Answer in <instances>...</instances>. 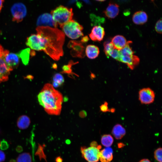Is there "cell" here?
Here are the masks:
<instances>
[{
    "mask_svg": "<svg viewBox=\"0 0 162 162\" xmlns=\"http://www.w3.org/2000/svg\"><path fill=\"white\" fill-rule=\"evenodd\" d=\"M43 46V51L53 59L58 61L63 55L65 34L57 28L38 26L36 28Z\"/></svg>",
    "mask_w": 162,
    "mask_h": 162,
    "instance_id": "6da1fadb",
    "label": "cell"
},
{
    "mask_svg": "<svg viewBox=\"0 0 162 162\" xmlns=\"http://www.w3.org/2000/svg\"><path fill=\"white\" fill-rule=\"evenodd\" d=\"M38 102L49 114L58 115L61 113L63 101L62 96L51 84L47 83L38 95Z\"/></svg>",
    "mask_w": 162,
    "mask_h": 162,
    "instance_id": "7a4b0ae2",
    "label": "cell"
},
{
    "mask_svg": "<svg viewBox=\"0 0 162 162\" xmlns=\"http://www.w3.org/2000/svg\"><path fill=\"white\" fill-rule=\"evenodd\" d=\"M131 41L127 42L126 46L119 50L120 54V62L126 64L131 70H133L139 64L140 60L139 57L134 55V52L130 45Z\"/></svg>",
    "mask_w": 162,
    "mask_h": 162,
    "instance_id": "3957f363",
    "label": "cell"
},
{
    "mask_svg": "<svg viewBox=\"0 0 162 162\" xmlns=\"http://www.w3.org/2000/svg\"><path fill=\"white\" fill-rule=\"evenodd\" d=\"M53 19L60 26L72 20L73 16L72 9L62 5H60L51 12Z\"/></svg>",
    "mask_w": 162,
    "mask_h": 162,
    "instance_id": "277c9868",
    "label": "cell"
},
{
    "mask_svg": "<svg viewBox=\"0 0 162 162\" xmlns=\"http://www.w3.org/2000/svg\"><path fill=\"white\" fill-rule=\"evenodd\" d=\"M100 145L95 141H93L88 147H82L81 151L82 157L88 162H98L99 160Z\"/></svg>",
    "mask_w": 162,
    "mask_h": 162,
    "instance_id": "5b68a950",
    "label": "cell"
},
{
    "mask_svg": "<svg viewBox=\"0 0 162 162\" xmlns=\"http://www.w3.org/2000/svg\"><path fill=\"white\" fill-rule=\"evenodd\" d=\"M62 31L69 38L75 39L83 35L82 32V26L74 20H72L60 27Z\"/></svg>",
    "mask_w": 162,
    "mask_h": 162,
    "instance_id": "8992f818",
    "label": "cell"
},
{
    "mask_svg": "<svg viewBox=\"0 0 162 162\" xmlns=\"http://www.w3.org/2000/svg\"><path fill=\"white\" fill-rule=\"evenodd\" d=\"M9 52L0 45V83L7 81L10 72L13 70L8 66L5 60L6 55Z\"/></svg>",
    "mask_w": 162,
    "mask_h": 162,
    "instance_id": "52a82bcc",
    "label": "cell"
},
{
    "mask_svg": "<svg viewBox=\"0 0 162 162\" xmlns=\"http://www.w3.org/2000/svg\"><path fill=\"white\" fill-rule=\"evenodd\" d=\"M11 11L12 21L17 23L21 22L27 14L26 6L21 3H17L14 4L11 8Z\"/></svg>",
    "mask_w": 162,
    "mask_h": 162,
    "instance_id": "ba28073f",
    "label": "cell"
},
{
    "mask_svg": "<svg viewBox=\"0 0 162 162\" xmlns=\"http://www.w3.org/2000/svg\"><path fill=\"white\" fill-rule=\"evenodd\" d=\"M68 46L71 49L70 54L73 57L82 58L85 56V46L80 41L71 40L68 43Z\"/></svg>",
    "mask_w": 162,
    "mask_h": 162,
    "instance_id": "9c48e42d",
    "label": "cell"
},
{
    "mask_svg": "<svg viewBox=\"0 0 162 162\" xmlns=\"http://www.w3.org/2000/svg\"><path fill=\"white\" fill-rule=\"evenodd\" d=\"M139 100L143 104H149L154 101L155 94L154 91L150 88H142L139 92Z\"/></svg>",
    "mask_w": 162,
    "mask_h": 162,
    "instance_id": "30bf717a",
    "label": "cell"
},
{
    "mask_svg": "<svg viewBox=\"0 0 162 162\" xmlns=\"http://www.w3.org/2000/svg\"><path fill=\"white\" fill-rule=\"evenodd\" d=\"M38 26H48L57 28L58 24L54 20L52 15L49 13L43 14L38 18L37 22Z\"/></svg>",
    "mask_w": 162,
    "mask_h": 162,
    "instance_id": "8fae6325",
    "label": "cell"
},
{
    "mask_svg": "<svg viewBox=\"0 0 162 162\" xmlns=\"http://www.w3.org/2000/svg\"><path fill=\"white\" fill-rule=\"evenodd\" d=\"M26 45L32 50L42 51V45L39 37L37 34H32L27 39Z\"/></svg>",
    "mask_w": 162,
    "mask_h": 162,
    "instance_id": "7c38bea8",
    "label": "cell"
},
{
    "mask_svg": "<svg viewBox=\"0 0 162 162\" xmlns=\"http://www.w3.org/2000/svg\"><path fill=\"white\" fill-rule=\"evenodd\" d=\"M119 6L116 3L110 2L106 9L104 11L105 16L109 19L115 18L118 14Z\"/></svg>",
    "mask_w": 162,
    "mask_h": 162,
    "instance_id": "4fadbf2b",
    "label": "cell"
},
{
    "mask_svg": "<svg viewBox=\"0 0 162 162\" xmlns=\"http://www.w3.org/2000/svg\"><path fill=\"white\" fill-rule=\"evenodd\" d=\"M105 32L104 28L100 26H95L89 34L90 39L94 41H101L104 37Z\"/></svg>",
    "mask_w": 162,
    "mask_h": 162,
    "instance_id": "5bb4252c",
    "label": "cell"
},
{
    "mask_svg": "<svg viewBox=\"0 0 162 162\" xmlns=\"http://www.w3.org/2000/svg\"><path fill=\"white\" fill-rule=\"evenodd\" d=\"M5 60L8 66L13 70L18 66L20 62L18 54L9 52L6 55Z\"/></svg>",
    "mask_w": 162,
    "mask_h": 162,
    "instance_id": "9a60e30c",
    "label": "cell"
},
{
    "mask_svg": "<svg viewBox=\"0 0 162 162\" xmlns=\"http://www.w3.org/2000/svg\"><path fill=\"white\" fill-rule=\"evenodd\" d=\"M148 15L144 11H137L135 12L132 16V20L136 24L141 25L146 23L147 21Z\"/></svg>",
    "mask_w": 162,
    "mask_h": 162,
    "instance_id": "2e32d148",
    "label": "cell"
},
{
    "mask_svg": "<svg viewBox=\"0 0 162 162\" xmlns=\"http://www.w3.org/2000/svg\"><path fill=\"white\" fill-rule=\"evenodd\" d=\"M127 42L124 37L121 35H118L112 38L111 42L115 48L120 50L126 46Z\"/></svg>",
    "mask_w": 162,
    "mask_h": 162,
    "instance_id": "e0dca14e",
    "label": "cell"
},
{
    "mask_svg": "<svg viewBox=\"0 0 162 162\" xmlns=\"http://www.w3.org/2000/svg\"><path fill=\"white\" fill-rule=\"evenodd\" d=\"M113 150L110 147L100 150L99 160L101 162H110L113 159Z\"/></svg>",
    "mask_w": 162,
    "mask_h": 162,
    "instance_id": "ac0fdd59",
    "label": "cell"
},
{
    "mask_svg": "<svg viewBox=\"0 0 162 162\" xmlns=\"http://www.w3.org/2000/svg\"><path fill=\"white\" fill-rule=\"evenodd\" d=\"M100 52L98 47L93 45H88L86 48L85 53L87 57L91 59L97 58Z\"/></svg>",
    "mask_w": 162,
    "mask_h": 162,
    "instance_id": "d6986e66",
    "label": "cell"
},
{
    "mask_svg": "<svg viewBox=\"0 0 162 162\" xmlns=\"http://www.w3.org/2000/svg\"><path fill=\"white\" fill-rule=\"evenodd\" d=\"M125 129L120 124H116L113 128L112 133L114 137L116 139H122L126 134Z\"/></svg>",
    "mask_w": 162,
    "mask_h": 162,
    "instance_id": "ffe728a7",
    "label": "cell"
},
{
    "mask_svg": "<svg viewBox=\"0 0 162 162\" xmlns=\"http://www.w3.org/2000/svg\"><path fill=\"white\" fill-rule=\"evenodd\" d=\"M30 120L29 117L25 115L20 116L17 121V125L18 128L21 129L27 128L30 124Z\"/></svg>",
    "mask_w": 162,
    "mask_h": 162,
    "instance_id": "44dd1931",
    "label": "cell"
},
{
    "mask_svg": "<svg viewBox=\"0 0 162 162\" xmlns=\"http://www.w3.org/2000/svg\"><path fill=\"white\" fill-rule=\"evenodd\" d=\"M30 49L27 48L21 50L18 55L21 59L22 63L25 65H27L28 63L30 55Z\"/></svg>",
    "mask_w": 162,
    "mask_h": 162,
    "instance_id": "7402d4cb",
    "label": "cell"
},
{
    "mask_svg": "<svg viewBox=\"0 0 162 162\" xmlns=\"http://www.w3.org/2000/svg\"><path fill=\"white\" fill-rule=\"evenodd\" d=\"M114 140L112 136L110 134L103 135L101 139V142L102 145L106 147H110L112 145Z\"/></svg>",
    "mask_w": 162,
    "mask_h": 162,
    "instance_id": "603a6c76",
    "label": "cell"
},
{
    "mask_svg": "<svg viewBox=\"0 0 162 162\" xmlns=\"http://www.w3.org/2000/svg\"><path fill=\"white\" fill-rule=\"evenodd\" d=\"M17 162H32L31 157L28 153L20 154L17 157Z\"/></svg>",
    "mask_w": 162,
    "mask_h": 162,
    "instance_id": "cb8c5ba5",
    "label": "cell"
},
{
    "mask_svg": "<svg viewBox=\"0 0 162 162\" xmlns=\"http://www.w3.org/2000/svg\"><path fill=\"white\" fill-rule=\"evenodd\" d=\"M76 64L72 61H70L68 65H65L63 66L62 68V71L61 73L64 74H67L69 75H72L74 74L76 75V74L72 72L71 69L72 66Z\"/></svg>",
    "mask_w": 162,
    "mask_h": 162,
    "instance_id": "d4e9b609",
    "label": "cell"
},
{
    "mask_svg": "<svg viewBox=\"0 0 162 162\" xmlns=\"http://www.w3.org/2000/svg\"><path fill=\"white\" fill-rule=\"evenodd\" d=\"M108 56H110L116 60L120 62V51L114 48L109 53Z\"/></svg>",
    "mask_w": 162,
    "mask_h": 162,
    "instance_id": "484cf974",
    "label": "cell"
},
{
    "mask_svg": "<svg viewBox=\"0 0 162 162\" xmlns=\"http://www.w3.org/2000/svg\"><path fill=\"white\" fill-rule=\"evenodd\" d=\"M104 53L107 57H109V53L114 47L111 42H105L104 44Z\"/></svg>",
    "mask_w": 162,
    "mask_h": 162,
    "instance_id": "4316f807",
    "label": "cell"
},
{
    "mask_svg": "<svg viewBox=\"0 0 162 162\" xmlns=\"http://www.w3.org/2000/svg\"><path fill=\"white\" fill-rule=\"evenodd\" d=\"M53 81L58 84L60 86L64 82V79L62 75L59 73L55 74L53 77Z\"/></svg>",
    "mask_w": 162,
    "mask_h": 162,
    "instance_id": "83f0119b",
    "label": "cell"
},
{
    "mask_svg": "<svg viewBox=\"0 0 162 162\" xmlns=\"http://www.w3.org/2000/svg\"><path fill=\"white\" fill-rule=\"evenodd\" d=\"M162 149L161 147L157 149L154 152V158L158 162H162Z\"/></svg>",
    "mask_w": 162,
    "mask_h": 162,
    "instance_id": "f1b7e54d",
    "label": "cell"
},
{
    "mask_svg": "<svg viewBox=\"0 0 162 162\" xmlns=\"http://www.w3.org/2000/svg\"><path fill=\"white\" fill-rule=\"evenodd\" d=\"M155 29L158 33H162V20L160 19L156 22L155 26Z\"/></svg>",
    "mask_w": 162,
    "mask_h": 162,
    "instance_id": "f546056e",
    "label": "cell"
},
{
    "mask_svg": "<svg viewBox=\"0 0 162 162\" xmlns=\"http://www.w3.org/2000/svg\"><path fill=\"white\" fill-rule=\"evenodd\" d=\"M100 110L103 112H109L110 109L108 108V103L107 102H104L100 106Z\"/></svg>",
    "mask_w": 162,
    "mask_h": 162,
    "instance_id": "4dcf8cb0",
    "label": "cell"
},
{
    "mask_svg": "<svg viewBox=\"0 0 162 162\" xmlns=\"http://www.w3.org/2000/svg\"><path fill=\"white\" fill-rule=\"evenodd\" d=\"M42 148V146L39 145L37 152L36 153V154L38 155L40 158H45L44 153L43 151Z\"/></svg>",
    "mask_w": 162,
    "mask_h": 162,
    "instance_id": "1f68e13d",
    "label": "cell"
},
{
    "mask_svg": "<svg viewBox=\"0 0 162 162\" xmlns=\"http://www.w3.org/2000/svg\"><path fill=\"white\" fill-rule=\"evenodd\" d=\"M1 148L2 150H5L8 148V142L5 140H2L0 145Z\"/></svg>",
    "mask_w": 162,
    "mask_h": 162,
    "instance_id": "d6a6232c",
    "label": "cell"
},
{
    "mask_svg": "<svg viewBox=\"0 0 162 162\" xmlns=\"http://www.w3.org/2000/svg\"><path fill=\"white\" fill-rule=\"evenodd\" d=\"M5 158L4 153L2 151L0 150V162L4 161Z\"/></svg>",
    "mask_w": 162,
    "mask_h": 162,
    "instance_id": "836d02e7",
    "label": "cell"
},
{
    "mask_svg": "<svg viewBox=\"0 0 162 162\" xmlns=\"http://www.w3.org/2000/svg\"><path fill=\"white\" fill-rule=\"evenodd\" d=\"M87 115L86 112L85 110H82L80 112L79 115L80 117L84 118Z\"/></svg>",
    "mask_w": 162,
    "mask_h": 162,
    "instance_id": "e575fe53",
    "label": "cell"
},
{
    "mask_svg": "<svg viewBox=\"0 0 162 162\" xmlns=\"http://www.w3.org/2000/svg\"><path fill=\"white\" fill-rule=\"evenodd\" d=\"M89 40V39L87 36L82 37L80 41L82 43H84L87 42Z\"/></svg>",
    "mask_w": 162,
    "mask_h": 162,
    "instance_id": "d590c367",
    "label": "cell"
},
{
    "mask_svg": "<svg viewBox=\"0 0 162 162\" xmlns=\"http://www.w3.org/2000/svg\"><path fill=\"white\" fill-rule=\"evenodd\" d=\"M4 2V0H0V14L3 7V4Z\"/></svg>",
    "mask_w": 162,
    "mask_h": 162,
    "instance_id": "8d00e7d4",
    "label": "cell"
},
{
    "mask_svg": "<svg viewBox=\"0 0 162 162\" xmlns=\"http://www.w3.org/2000/svg\"><path fill=\"white\" fill-rule=\"evenodd\" d=\"M52 86L53 87L55 88H57L60 86V85L58 84L53 81L52 82Z\"/></svg>",
    "mask_w": 162,
    "mask_h": 162,
    "instance_id": "74e56055",
    "label": "cell"
},
{
    "mask_svg": "<svg viewBox=\"0 0 162 162\" xmlns=\"http://www.w3.org/2000/svg\"><path fill=\"white\" fill-rule=\"evenodd\" d=\"M62 159L60 157H58L56 158V162H62Z\"/></svg>",
    "mask_w": 162,
    "mask_h": 162,
    "instance_id": "f35d334b",
    "label": "cell"
},
{
    "mask_svg": "<svg viewBox=\"0 0 162 162\" xmlns=\"http://www.w3.org/2000/svg\"><path fill=\"white\" fill-rule=\"evenodd\" d=\"M139 162H151V161L148 159H143L141 160Z\"/></svg>",
    "mask_w": 162,
    "mask_h": 162,
    "instance_id": "ab89813d",
    "label": "cell"
},
{
    "mask_svg": "<svg viewBox=\"0 0 162 162\" xmlns=\"http://www.w3.org/2000/svg\"><path fill=\"white\" fill-rule=\"evenodd\" d=\"M115 111V109L114 108H111V109H110L109 112L113 113Z\"/></svg>",
    "mask_w": 162,
    "mask_h": 162,
    "instance_id": "60d3db41",
    "label": "cell"
},
{
    "mask_svg": "<svg viewBox=\"0 0 162 162\" xmlns=\"http://www.w3.org/2000/svg\"><path fill=\"white\" fill-rule=\"evenodd\" d=\"M52 67L54 69H56L57 68L56 65L55 64H54L52 66Z\"/></svg>",
    "mask_w": 162,
    "mask_h": 162,
    "instance_id": "b9f144b4",
    "label": "cell"
},
{
    "mask_svg": "<svg viewBox=\"0 0 162 162\" xmlns=\"http://www.w3.org/2000/svg\"><path fill=\"white\" fill-rule=\"evenodd\" d=\"M98 1H99V2H103L104 1L106 0H95Z\"/></svg>",
    "mask_w": 162,
    "mask_h": 162,
    "instance_id": "7bdbcfd3",
    "label": "cell"
},
{
    "mask_svg": "<svg viewBox=\"0 0 162 162\" xmlns=\"http://www.w3.org/2000/svg\"></svg>",
    "mask_w": 162,
    "mask_h": 162,
    "instance_id": "ee69618b",
    "label": "cell"
},
{
    "mask_svg": "<svg viewBox=\"0 0 162 162\" xmlns=\"http://www.w3.org/2000/svg\"></svg>",
    "mask_w": 162,
    "mask_h": 162,
    "instance_id": "f6af8a7d",
    "label": "cell"
}]
</instances>
